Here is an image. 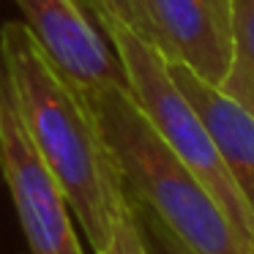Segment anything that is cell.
I'll return each mask as SVG.
<instances>
[{
    "label": "cell",
    "mask_w": 254,
    "mask_h": 254,
    "mask_svg": "<svg viewBox=\"0 0 254 254\" xmlns=\"http://www.w3.org/2000/svg\"><path fill=\"white\" fill-rule=\"evenodd\" d=\"M153 47L210 85L230 66L235 0H145Z\"/></svg>",
    "instance_id": "obj_6"
},
{
    "label": "cell",
    "mask_w": 254,
    "mask_h": 254,
    "mask_svg": "<svg viewBox=\"0 0 254 254\" xmlns=\"http://www.w3.org/2000/svg\"><path fill=\"white\" fill-rule=\"evenodd\" d=\"M252 254H254V249H252Z\"/></svg>",
    "instance_id": "obj_12"
},
{
    "label": "cell",
    "mask_w": 254,
    "mask_h": 254,
    "mask_svg": "<svg viewBox=\"0 0 254 254\" xmlns=\"http://www.w3.org/2000/svg\"><path fill=\"white\" fill-rule=\"evenodd\" d=\"M96 22L110 39V44L115 47L118 58L123 63V71H126L128 93L134 96V101L145 112V118L153 123L161 139L175 150L178 159L202 181V186L221 205V210L232 221V227L254 249L252 213L238 194L230 172L221 164V156L216 150L199 112L194 110L191 101L183 96V90L172 79L167 58L148 39H142L131 28L121 25L118 19H96Z\"/></svg>",
    "instance_id": "obj_3"
},
{
    "label": "cell",
    "mask_w": 254,
    "mask_h": 254,
    "mask_svg": "<svg viewBox=\"0 0 254 254\" xmlns=\"http://www.w3.org/2000/svg\"><path fill=\"white\" fill-rule=\"evenodd\" d=\"M101 254H148V246H145L137 213H134V208H131V199H128L126 208L121 210V216H118V221H115V230H112V241Z\"/></svg>",
    "instance_id": "obj_11"
},
{
    "label": "cell",
    "mask_w": 254,
    "mask_h": 254,
    "mask_svg": "<svg viewBox=\"0 0 254 254\" xmlns=\"http://www.w3.org/2000/svg\"><path fill=\"white\" fill-rule=\"evenodd\" d=\"M82 3L93 14V19H118L153 44V28H150L145 0H82Z\"/></svg>",
    "instance_id": "obj_9"
},
{
    "label": "cell",
    "mask_w": 254,
    "mask_h": 254,
    "mask_svg": "<svg viewBox=\"0 0 254 254\" xmlns=\"http://www.w3.org/2000/svg\"><path fill=\"white\" fill-rule=\"evenodd\" d=\"M131 208H134V213H137V221H139V230H142L148 254H197L189 243H183L156 213H150L148 208H142V205L134 202V199H131Z\"/></svg>",
    "instance_id": "obj_10"
},
{
    "label": "cell",
    "mask_w": 254,
    "mask_h": 254,
    "mask_svg": "<svg viewBox=\"0 0 254 254\" xmlns=\"http://www.w3.org/2000/svg\"><path fill=\"white\" fill-rule=\"evenodd\" d=\"M216 88L254 115V0H235L230 66Z\"/></svg>",
    "instance_id": "obj_8"
},
{
    "label": "cell",
    "mask_w": 254,
    "mask_h": 254,
    "mask_svg": "<svg viewBox=\"0 0 254 254\" xmlns=\"http://www.w3.org/2000/svg\"><path fill=\"white\" fill-rule=\"evenodd\" d=\"M170 74L183 90L191 107L199 112L216 150L221 156V164L230 172L241 199L246 202L249 213L254 219V115L243 110L238 101L224 96L216 85L199 79L181 63H170Z\"/></svg>",
    "instance_id": "obj_7"
},
{
    "label": "cell",
    "mask_w": 254,
    "mask_h": 254,
    "mask_svg": "<svg viewBox=\"0 0 254 254\" xmlns=\"http://www.w3.org/2000/svg\"><path fill=\"white\" fill-rule=\"evenodd\" d=\"M0 175L11 194L28 254H85L66 194L36 153L0 66Z\"/></svg>",
    "instance_id": "obj_4"
},
{
    "label": "cell",
    "mask_w": 254,
    "mask_h": 254,
    "mask_svg": "<svg viewBox=\"0 0 254 254\" xmlns=\"http://www.w3.org/2000/svg\"><path fill=\"white\" fill-rule=\"evenodd\" d=\"M85 96L134 202L156 213L197 254H252L221 205L161 139L128 88L107 85Z\"/></svg>",
    "instance_id": "obj_2"
},
{
    "label": "cell",
    "mask_w": 254,
    "mask_h": 254,
    "mask_svg": "<svg viewBox=\"0 0 254 254\" xmlns=\"http://www.w3.org/2000/svg\"><path fill=\"white\" fill-rule=\"evenodd\" d=\"M0 66L36 153L63 189L93 254H101L128 194L88 96L58 71L25 22L0 28Z\"/></svg>",
    "instance_id": "obj_1"
},
{
    "label": "cell",
    "mask_w": 254,
    "mask_h": 254,
    "mask_svg": "<svg viewBox=\"0 0 254 254\" xmlns=\"http://www.w3.org/2000/svg\"><path fill=\"white\" fill-rule=\"evenodd\" d=\"M22 22L58 71L79 90L128 88L115 47L82 0H14Z\"/></svg>",
    "instance_id": "obj_5"
}]
</instances>
